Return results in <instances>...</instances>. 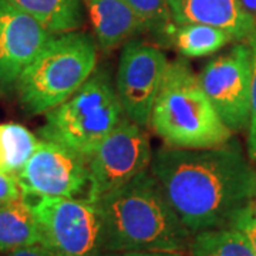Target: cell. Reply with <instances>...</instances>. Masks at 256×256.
Wrapping results in <instances>:
<instances>
[{
	"label": "cell",
	"mask_w": 256,
	"mask_h": 256,
	"mask_svg": "<svg viewBox=\"0 0 256 256\" xmlns=\"http://www.w3.org/2000/svg\"><path fill=\"white\" fill-rule=\"evenodd\" d=\"M246 42L252 48V82H250V116L248 126V156L256 162V28Z\"/></svg>",
	"instance_id": "cell-20"
},
{
	"label": "cell",
	"mask_w": 256,
	"mask_h": 256,
	"mask_svg": "<svg viewBox=\"0 0 256 256\" xmlns=\"http://www.w3.org/2000/svg\"><path fill=\"white\" fill-rule=\"evenodd\" d=\"M152 156L146 127L124 116L88 156L87 198L97 202L102 195L130 182L150 170Z\"/></svg>",
	"instance_id": "cell-7"
},
{
	"label": "cell",
	"mask_w": 256,
	"mask_h": 256,
	"mask_svg": "<svg viewBox=\"0 0 256 256\" xmlns=\"http://www.w3.org/2000/svg\"><path fill=\"white\" fill-rule=\"evenodd\" d=\"M168 63L162 48L154 43L132 38L122 47L116 90L126 117L141 127L150 126Z\"/></svg>",
	"instance_id": "cell-9"
},
{
	"label": "cell",
	"mask_w": 256,
	"mask_h": 256,
	"mask_svg": "<svg viewBox=\"0 0 256 256\" xmlns=\"http://www.w3.org/2000/svg\"><path fill=\"white\" fill-rule=\"evenodd\" d=\"M150 171L192 235L228 226L256 196V168L234 138L210 148L161 146Z\"/></svg>",
	"instance_id": "cell-1"
},
{
	"label": "cell",
	"mask_w": 256,
	"mask_h": 256,
	"mask_svg": "<svg viewBox=\"0 0 256 256\" xmlns=\"http://www.w3.org/2000/svg\"><path fill=\"white\" fill-rule=\"evenodd\" d=\"M26 198L42 228L44 245L57 255H100L102 226L97 202L88 198Z\"/></svg>",
	"instance_id": "cell-6"
},
{
	"label": "cell",
	"mask_w": 256,
	"mask_h": 256,
	"mask_svg": "<svg viewBox=\"0 0 256 256\" xmlns=\"http://www.w3.org/2000/svg\"><path fill=\"white\" fill-rule=\"evenodd\" d=\"M2 256H58L53 249L44 244H34L28 246H22L12 249L8 252H3Z\"/></svg>",
	"instance_id": "cell-23"
},
{
	"label": "cell",
	"mask_w": 256,
	"mask_h": 256,
	"mask_svg": "<svg viewBox=\"0 0 256 256\" xmlns=\"http://www.w3.org/2000/svg\"><path fill=\"white\" fill-rule=\"evenodd\" d=\"M34 244H44V239L28 198L0 205V252Z\"/></svg>",
	"instance_id": "cell-14"
},
{
	"label": "cell",
	"mask_w": 256,
	"mask_h": 256,
	"mask_svg": "<svg viewBox=\"0 0 256 256\" xmlns=\"http://www.w3.org/2000/svg\"><path fill=\"white\" fill-rule=\"evenodd\" d=\"M97 57V42L87 32L52 34L16 82L22 107L33 116L56 108L94 73Z\"/></svg>",
	"instance_id": "cell-4"
},
{
	"label": "cell",
	"mask_w": 256,
	"mask_h": 256,
	"mask_svg": "<svg viewBox=\"0 0 256 256\" xmlns=\"http://www.w3.org/2000/svg\"><path fill=\"white\" fill-rule=\"evenodd\" d=\"M102 250L185 252L192 234L150 170L97 201Z\"/></svg>",
	"instance_id": "cell-2"
},
{
	"label": "cell",
	"mask_w": 256,
	"mask_h": 256,
	"mask_svg": "<svg viewBox=\"0 0 256 256\" xmlns=\"http://www.w3.org/2000/svg\"><path fill=\"white\" fill-rule=\"evenodd\" d=\"M240 4L256 20V0H240Z\"/></svg>",
	"instance_id": "cell-25"
},
{
	"label": "cell",
	"mask_w": 256,
	"mask_h": 256,
	"mask_svg": "<svg viewBox=\"0 0 256 256\" xmlns=\"http://www.w3.org/2000/svg\"><path fill=\"white\" fill-rule=\"evenodd\" d=\"M22 196H23V191L18 184V175L0 171V205L18 200Z\"/></svg>",
	"instance_id": "cell-22"
},
{
	"label": "cell",
	"mask_w": 256,
	"mask_h": 256,
	"mask_svg": "<svg viewBox=\"0 0 256 256\" xmlns=\"http://www.w3.org/2000/svg\"><path fill=\"white\" fill-rule=\"evenodd\" d=\"M36 18L9 0H0V86L14 88L28 63L52 37Z\"/></svg>",
	"instance_id": "cell-11"
},
{
	"label": "cell",
	"mask_w": 256,
	"mask_h": 256,
	"mask_svg": "<svg viewBox=\"0 0 256 256\" xmlns=\"http://www.w3.org/2000/svg\"><path fill=\"white\" fill-rule=\"evenodd\" d=\"M18 180L24 196L76 198L88 191V160L62 144L40 140Z\"/></svg>",
	"instance_id": "cell-10"
},
{
	"label": "cell",
	"mask_w": 256,
	"mask_h": 256,
	"mask_svg": "<svg viewBox=\"0 0 256 256\" xmlns=\"http://www.w3.org/2000/svg\"><path fill=\"white\" fill-rule=\"evenodd\" d=\"M97 46L108 52L146 33L142 20L126 0H84Z\"/></svg>",
	"instance_id": "cell-13"
},
{
	"label": "cell",
	"mask_w": 256,
	"mask_h": 256,
	"mask_svg": "<svg viewBox=\"0 0 256 256\" xmlns=\"http://www.w3.org/2000/svg\"><path fill=\"white\" fill-rule=\"evenodd\" d=\"M192 256H256L248 239L236 229L222 226L192 235Z\"/></svg>",
	"instance_id": "cell-17"
},
{
	"label": "cell",
	"mask_w": 256,
	"mask_h": 256,
	"mask_svg": "<svg viewBox=\"0 0 256 256\" xmlns=\"http://www.w3.org/2000/svg\"><path fill=\"white\" fill-rule=\"evenodd\" d=\"M150 127L165 146L176 148H210L234 137L204 92L198 74L181 58L168 63Z\"/></svg>",
	"instance_id": "cell-3"
},
{
	"label": "cell",
	"mask_w": 256,
	"mask_h": 256,
	"mask_svg": "<svg viewBox=\"0 0 256 256\" xmlns=\"http://www.w3.org/2000/svg\"><path fill=\"white\" fill-rule=\"evenodd\" d=\"M228 226L239 230L248 239V242L250 244L254 252L256 254V215L252 212L249 205L235 214Z\"/></svg>",
	"instance_id": "cell-21"
},
{
	"label": "cell",
	"mask_w": 256,
	"mask_h": 256,
	"mask_svg": "<svg viewBox=\"0 0 256 256\" xmlns=\"http://www.w3.org/2000/svg\"><path fill=\"white\" fill-rule=\"evenodd\" d=\"M116 82L106 68H96L87 82L60 106L46 112L40 140L67 146L87 160L124 117Z\"/></svg>",
	"instance_id": "cell-5"
},
{
	"label": "cell",
	"mask_w": 256,
	"mask_h": 256,
	"mask_svg": "<svg viewBox=\"0 0 256 256\" xmlns=\"http://www.w3.org/2000/svg\"><path fill=\"white\" fill-rule=\"evenodd\" d=\"M249 206H250V210H252V212L256 215V196L250 201V204H249Z\"/></svg>",
	"instance_id": "cell-26"
},
{
	"label": "cell",
	"mask_w": 256,
	"mask_h": 256,
	"mask_svg": "<svg viewBox=\"0 0 256 256\" xmlns=\"http://www.w3.org/2000/svg\"><path fill=\"white\" fill-rule=\"evenodd\" d=\"M184 252H166V250H126L112 252L111 256H184Z\"/></svg>",
	"instance_id": "cell-24"
},
{
	"label": "cell",
	"mask_w": 256,
	"mask_h": 256,
	"mask_svg": "<svg viewBox=\"0 0 256 256\" xmlns=\"http://www.w3.org/2000/svg\"><path fill=\"white\" fill-rule=\"evenodd\" d=\"M175 26L201 23L228 32L234 40H246L256 28V20L240 0H168Z\"/></svg>",
	"instance_id": "cell-12"
},
{
	"label": "cell",
	"mask_w": 256,
	"mask_h": 256,
	"mask_svg": "<svg viewBox=\"0 0 256 256\" xmlns=\"http://www.w3.org/2000/svg\"><path fill=\"white\" fill-rule=\"evenodd\" d=\"M234 40L228 32L201 23L175 26L171 44L185 57H204L212 54Z\"/></svg>",
	"instance_id": "cell-16"
},
{
	"label": "cell",
	"mask_w": 256,
	"mask_h": 256,
	"mask_svg": "<svg viewBox=\"0 0 256 256\" xmlns=\"http://www.w3.org/2000/svg\"><path fill=\"white\" fill-rule=\"evenodd\" d=\"M50 33L80 30L86 22L84 0H9Z\"/></svg>",
	"instance_id": "cell-15"
},
{
	"label": "cell",
	"mask_w": 256,
	"mask_h": 256,
	"mask_svg": "<svg viewBox=\"0 0 256 256\" xmlns=\"http://www.w3.org/2000/svg\"><path fill=\"white\" fill-rule=\"evenodd\" d=\"M144 23L158 46H170L175 23L168 0H126Z\"/></svg>",
	"instance_id": "cell-19"
},
{
	"label": "cell",
	"mask_w": 256,
	"mask_h": 256,
	"mask_svg": "<svg viewBox=\"0 0 256 256\" xmlns=\"http://www.w3.org/2000/svg\"><path fill=\"white\" fill-rule=\"evenodd\" d=\"M198 77L224 124L234 134L248 130L250 116L252 48L246 40H240L229 52L210 58Z\"/></svg>",
	"instance_id": "cell-8"
},
{
	"label": "cell",
	"mask_w": 256,
	"mask_h": 256,
	"mask_svg": "<svg viewBox=\"0 0 256 256\" xmlns=\"http://www.w3.org/2000/svg\"><path fill=\"white\" fill-rule=\"evenodd\" d=\"M38 140L16 122L0 124V171L18 175L36 150Z\"/></svg>",
	"instance_id": "cell-18"
}]
</instances>
